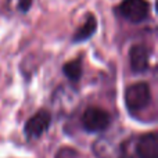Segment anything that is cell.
Returning a JSON list of instances; mask_svg holds the SVG:
<instances>
[{
	"label": "cell",
	"instance_id": "1",
	"mask_svg": "<svg viewBox=\"0 0 158 158\" xmlns=\"http://www.w3.org/2000/svg\"><path fill=\"white\" fill-rule=\"evenodd\" d=\"M122 158H158V136L156 131L135 135L121 140Z\"/></svg>",
	"mask_w": 158,
	"mask_h": 158
},
{
	"label": "cell",
	"instance_id": "2",
	"mask_svg": "<svg viewBox=\"0 0 158 158\" xmlns=\"http://www.w3.org/2000/svg\"><path fill=\"white\" fill-rule=\"evenodd\" d=\"M126 111L131 117L137 118L144 110L153 104V93L147 82H136L125 87L123 93Z\"/></svg>",
	"mask_w": 158,
	"mask_h": 158
},
{
	"label": "cell",
	"instance_id": "3",
	"mask_svg": "<svg viewBox=\"0 0 158 158\" xmlns=\"http://www.w3.org/2000/svg\"><path fill=\"white\" fill-rule=\"evenodd\" d=\"M112 123V117L107 110L98 106H89L81 115V128L86 133L101 135L108 131Z\"/></svg>",
	"mask_w": 158,
	"mask_h": 158
},
{
	"label": "cell",
	"instance_id": "4",
	"mask_svg": "<svg viewBox=\"0 0 158 158\" xmlns=\"http://www.w3.org/2000/svg\"><path fill=\"white\" fill-rule=\"evenodd\" d=\"M53 122V114L47 108H39L33 115H31L24 123V136L27 142L39 140Z\"/></svg>",
	"mask_w": 158,
	"mask_h": 158
},
{
	"label": "cell",
	"instance_id": "5",
	"mask_svg": "<svg viewBox=\"0 0 158 158\" xmlns=\"http://www.w3.org/2000/svg\"><path fill=\"white\" fill-rule=\"evenodd\" d=\"M117 14L132 24L146 21L150 14V3L147 0H122L117 7Z\"/></svg>",
	"mask_w": 158,
	"mask_h": 158
},
{
	"label": "cell",
	"instance_id": "6",
	"mask_svg": "<svg viewBox=\"0 0 158 158\" xmlns=\"http://www.w3.org/2000/svg\"><path fill=\"white\" fill-rule=\"evenodd\" d=\"M92 151L97 158H122L121 142H115L110 136H98L92 143Z\"/></svg>",
	"mask_w": 158,
	"mask_h": 158
},
{
	"label": "cell",
	"instance_id": "7",
	"mask_svg": "<svg viewBox=\"0 0 158 158\" xmlns=\"http://www.w3.org/2000/svg\"><path fill=\"white\" fill-rule=\"evenodd\" d=\"M129 65L133 74H146L150 69V50L146 44H133L129 49Z\"/></svg>",
	"mask_w": 158,
	"mask_h": 158
},
{
	"label": "cell",
	"instance_id": "8",
	"mask_svg": "<svg viewBox=\"0 0 158 158\" xmlns=\"http://www.w3.org/2000/svg\"><path fill=\"white\" fill-rule=\"evenodd\" d=\"M97 31V19L94 15H87L86 21L83 22V25L78 28L75 31L74 36H72V43H83V42L89 40Z\"/></svg>",
	"mask_w": 158,
	"mask_h": 158
},
{
	"label": "cell",
	"instance_id": "9",
	"mask_svg": "<svg viewBox=\"0 0 158 158\" xmlns=\"http://www.w3.org/2000/svg\"><path fill=\"white\" fill-rule=\"evenodd\" d=\"M63 74L64 77L68 79V82L72 86H77L79 81L82 79L83 75V65H82V58L78 57L75 60L67 61L63 65Z\"/></svg>",
	"mask_w": 158,
	"mask_h": 158
},
{
	"label": "cell",
	"instance_id": "10",
	"mask_svg": "<svg viewBox=\"0 0 158 158\" xmlns=\"http://www.w3.org/2000/svg\"><path fill=\"white\" fill-rule=\"evenodd\" d=\"M54 158H81V153L74 147H61L60 150L56 153V157Z\"/></svg>",
	"mask_w": 158,
	"mask_h": 158
},
{
	"label": "cell",
	"instance_id": "11",
	"mask_svg": "<svg viewBox=\"0 0 158 158\" xmlns=\"http://www.w3.org/2000/svg\"><path fill=\"white\" fill-rule=\"evenodd\" d=\"M31 6H32V0H17V7L21 13H28Z\"/></svg>",
	"mask_w": 158,
	"mask_h": 158
}]
</instances>
